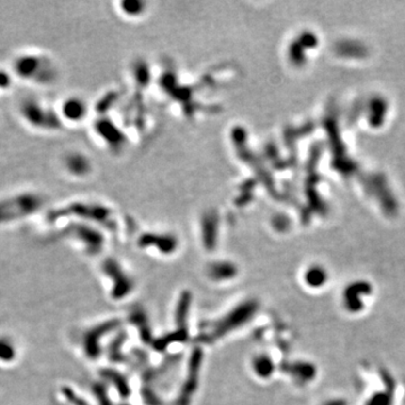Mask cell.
Wrapping results in <instances>:
<instances>
[{
	"instance_id": "obj_1",
	"label": "cell",
	"mask_w": 405,
	"mask_h": 405,
	"mask_svg": "<svg viewBox=\"0 0 405 405\" xmlns=\"http://www.w3.org/2000/svg\"><path fill=\"white\" fill-rule=\"evenodd\" d=\"M9 71L14 79L40 88L53 86L59 79V69L53 58L35 50L17 53L12 59Z\"/></svg>"
},
{
	"instance_id": "obj_2",
	"label": "cell",
	"mask_w": 405,
	"mask_h": 405,
	"mask_svg": "<svg viewBox=\"0 0 405 405\" xmlns=\"http://www.w3.org/2000/svg\"><path fill=\"white\" fill-rule=\"evenodd\" d=\"M48 197L37 189H19L0 196V227L20 223L45 212Z\"/></svg>"
},
{
	"instance_id": "obj_6",
	"label": "cell",
	"mask_w": 405,
	"mask_h": 405,
	"mask_svg": "<svg viewBox=\"0 0 405 405\" xmlns=\"http://www.w3.org/2000/svg\"><path fill=\"white\" fill-rule=\"evenodd\" d=\"M18 356L16 343L7 336H0V362L10 364Z\"/></svg>"
},
{
	"instance_id": "obj_8",
	"label": "cell",
	"mask_w": 405,
	"mask_h": 405,
	"mask_svg": "<svg viewBox=\"0 0 405 405\" xmlns=\"http://www.w3.org/2000/svg\"><path fill=\"white\" fill-rule=\"evenodd\" d=\"M14 77L9 70L0 68V93L9 90L13 86Z\"/></svg>"
},
{
	"instance_id": "obj_4",
	"label": "cell",
	"mask_w": 405,
	"mask_h": 405,
	"mask_svg": "<svg viewBox=\"0 0 405 405\" xmlns=\"http://www.w3.org/2000/svg\"><path fill=\"white\" fill-rule=\"evenodd\" d=\"M60 117L65 122H79L87 112L86 104L78 97H68L62 100L58 108Z\"/></svg>"
},
{
	"instance_id": "obj_7",
	"label": "cell",
	"mask_w": 405,
	"mask_h": 405,
	"mask_svg": "<svg viewBox=\"0 0 405 405\" xmlns=\"http://www.w3.org/2000/svg\"><path fill=\"white\" fill-rule=\"evenodd\" d=\"M253 367H255L256 373L260 377H267V376L270 375L274 371V366L273 362H271V359L261 355L258 356V357L255 359Z\"/></svg>"
},
{
	"instance_id": "obj_3",
	"label": "cell",
	"mask_w": 405,
	"mask_h": 405,
	"mask_svg": "<svg viewBox=\"0 0 405 405\" xmlns=\"http://www.w3.org/2000/svg\"><path fill=\"white\" fill-rule=\"evenodd\" d=\"M17 113L28 129L37 133H55L61 131L63 121L58 108H54L41 97L28 95L17 104Z\"/></svg>"
},
{
	"instance_id": "obj_5",
	"label": "cell",
	"mask_w": 405,
	"mask_h": 405,
	"mask_svg": "<svg viewBox=\"0 0 405 405\" xmlns=\"http://www.w3.org/2000/svg\"><path fill=\"white\" fill-rule=\"evenodd\" d=\"M63 167L68 174L76 177H82L88 174L89 162L82 154L78 152H71L63 158Z\"/></svg>"
}]
</instances>
